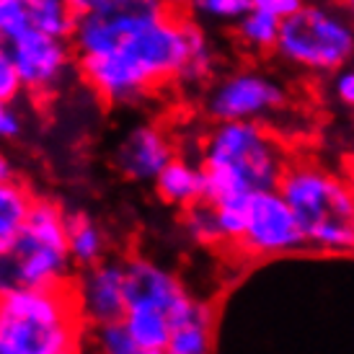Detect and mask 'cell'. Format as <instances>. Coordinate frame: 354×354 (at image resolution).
<instances>
[{
	"label": "cell",
	"mask_w": 354,
	"mask_h": 354,
	"mask_svg": "<svg viewBox=\"0 0 354 354\" xmlns=\"http://www.w3.org/2000/svg\"><path fill=\"white\" fill-rule=\"evenodd\" d=\"M24 132V117L10 101H0V142L16 140Z\"/></svg>",
	"instance_id": "obj_23"
},
{
	"label": "cell",
	"mask_w": 354,
	"mask_h": 354,
	"mask_svg": "<svg viewBox=\"0 0 354 354\" xmlns=\"http://www.w3.org/2000/svg\"><path fill=\"white\" fill-rule=\"evenodd\" d=\"M207 199L248 197L279 189L287 153L264 122H215L199 145Z\"/></svg>",
	"instance_id": "obj_2"
},
{
	"label": "cell",
	"mask_w": 354,
	"mask_h": 354,
	"mask_svg": "<svg viewBox=\"0 0 354 354\" xmlns=\"http://www.w3.org/2000/svg\"><path fill=\"white\" fill-rule=\"evenodd\" d=\"M88 346L93 349V354H156L140 344L124 326V321H111V324L91 328Z\"/></svg>",
	"instance_id": "obj_19"
},
{
	"label": "cell",
	"mask_w": 354,
	"mask_h": 354,
	"mask_svg": "<svg viewBox=\"0 0 354 354\" xmlns=\"http://www.w3.org/2000/svg\"><path fill=\"white\" fill-rule=\"evenodd\" d=\"M70 3L83 13V10H93V8H101V6H111V3H119V0H70Z\"/></svg>",
	"instance_id": "obj_26"
},
{
	"label": "cell",
	"mask_w": 354,
	"mask_h": 354,
	"mask_svg": "<svg viewBox=\"0 0 354 354\" xmlns=\"http://www.w3.org/2000/svg\"><path fill=\"white\" fill-rule=\"evenodd\" d=\"M78 16L70 0H0V44L8 47L34 31L70 39Z\"/></svg>",
	"instance_id": "obj_12"
},
{
	"label": "cell",
	"mask_w": 354,
	"mask_h": 354,
	"mask_svg": "<svg viewBox=\"0 0 354 354\" xmlns=\"http://www.w3.org/2000/svg\"><path fill=\"white\" fill-rule=\"evenodd\" d=\"M236 246L259 259L295 254L308 246L303 227L279 189H266L248 197L246 225Z\"/></svg>",
	"instance_id": "obj_9"
},
{
	"label": "cell",
	"mask_w": 354,
	"mask_h": 354,
	"mask_svg": "<svg viewBox=\"0 0 354 354\" xmlns=\"http://www.w3.org/2000/svg\"><path fill=\"white\" fill-rule=\"evenodd\" d=\"M160 6H166V8L171 10H184L189 6V0H158Z\"/></svg>",
	"instance_id": "obj_28"
},
{
	"label": "cell",
	"mask_w": 354,
	"mask_h": 354,
	"mask_svg": "<svg viewBox=\"0 0 354 354\" xmlns=\"http://www.w3.org/2000/svg\"><path fill=\"white\" fill-rule=\"evenodd\" d=\"M153 187H156L158 197L163 199L166 205L181 207V209H187V207L207 199V181H205L202 163L184 156L174 158L158 174Z\"/></svg>",
	"instance_id": "obj_15"
},
{
	"label": "cell",
	"mask_w": 354,
	"mask_h": 354,
	"mask_svg": "<svg viewBox=\"0 0 354 354\" xmlns=\"http://www.w3.org/2000/svg\"><path fill=\"white\" fill-rule=\"evenodd\" d=\"M13 176V163L8 160V156L0 150V178H8Z\"/></svg>",
	"instance_id": "obj_27"
},
{
	"label": "cell",
	"mask_w": 354,
	"mask_h": 354,
	"mask_svg": "<svg viewBox=\"0 0 354 354\" xmlns=\"http://www.w3.org/2000/svg\"><path fill=\"white\" fill-rule=\"evenodd\" d=\"M233 29H236V39L243 50L274 52L277 41H279L282 21L274 19V16H269V13H264V10L251 8Z\"/></svg>",
	"instance_id": "obj_18"
},
{
	"label": "cell",
	"mask_w": 354,
	"mask_h": 354,
	"mask_svg": "<svg viewBox=\"0 0 354 354\" xmlns=\"http://www.w3.org/2000/svg\"><path fill=\"white\" fill-rule=\"evenodd\" d=\"M331 93L336 101H342L344 106L354 109V65H344L331 75Z\"/></svg>",
	"instance_id": "obj_24"
},
{
	"label": "cell",
	"mask_w": 354,
	"mask_h": 354,
	"mask_svg": "<svg viewBox=\"0 0 354 354\" xmlns=\"http://www.w3.org/2000/svg\"><path fill=\"white\" fill-rule=\"evenodd\" d=\"M342 8H344L346 13H349V16L354 19V0H342Z\"/></svg>",
	"instance_id": "obj_29"
},
{
	"label": "cell",
	"mask_w": 354,
	"mask_h": 354,
	"mask_svg": "<svg viewBox=\"0 0 354 354\" xmlns=\"http://www.w3.org/2000/svg\"><path fill=\"white\" fill-rule=\"evenodd\" d=\"M274 52L290 68L334 75L354 57V21L334 3H305L282 21Z\"/></svg>",
	"instance_id": "obj_6"
},
{
	"label": "cell",
	"mask_w": 354,
	"mask_h": 354,
	"mask_svg": "<svg viewBox=\"0 0 354 354\" xmlns=\"http://www.w3.org/2000/svg\"><path fill=\"white\" fill-rule=\"evenodd\" d=\"M127 266V305L122 321L140 344L156 354H163L171 328L194 295L171 269L153 259L135 256Z\"/></svg>",
	"instance_id": "obj_7"
},
{
	"label": "cell",
	"mask_w": 354,
	"mask_h": 354,
	"mask_svg": "<svg viewBox=\"0 0 354 354\" xmlns=\"http://www.w3.org/2000/svg\"><path fill=\"white\" fill-rule=\"evenodd\" d=\"M285 106V83L256 68L225 73L205 93V111L212 122H266Z\"/></svg>",
	"instance_id": "obj_8"
},
{
	"label": "cell",
	"mask_w": 354,
	"mask_h": 354,
	"mask_svg": "<svg viewBox=\"0 0 354 354\" xmlns=\"http://www.w3.org/2000/svg\"><path fill=\"white\" fill-rule=\"evenodd\" d=\"M73 295L78 300L80 315L88 328L122 321L127 305V266L124 261L104 259L99 264L80 269L73 277Z\"/></svg>",
	"instance_id": "obj_11"
},
{
	"label": "cell",
	"mask_w": 354,
	"mask_h": 354,
	"mask_svg": "<svg viewBox=\"0 0 354 354\" xmlns=\"http://www.w3.org/2000/svg\"><path fill=\"white\" fill-rule=\"evenodd\" d=\"M187 8L199 21L220 24V26H236L251 10V0H189Z\"/></svg>",
	"instance_id": "obj_21"
},
{
	"label": "cell",
	"mask_w": 354,
	"mask_h": 354,
	"mask_svg": "<svg viewBox=\"0 0 354 354\" xmlns=\"http://www.w3.org/2000/svg\"><path fill=\"white\" fill-rule=\"evenodd\" d=\"M279 192L303 227L308 248L354 254V187L310 160L287 163Z\"/></svg>",
	"instance_id": "obj_4"
},
{
	"label": "cell",
	"mask_w": 354,
	"mask_h": 354,
	"mask_svg": "<svg viewBox=\"0 0 354 354\" xmlns=\"http://www.w3.org/2000/svg\"><path fill=\"white\" fill-rule=\"evenodd\" d=\"M184 230L194 243L202 246H217L220 241V227H217L215 207L209 199H202L197 205H192L184 209Z\"/></svg>",
	"instance_id": "obj_20"
},
{
	"label": "cell",
	"mask_w": 354,
	"mask_h": 354,
	"mask_svg": "<svg viewBox=\"0 0 354 354\" xmlns=\"http://www.w3.org/2000/svg\"><path fill=\"white\" fill-rule=\"evenodd\" d=\"M88 331L70 285L0 292V354H83Z\"/></svg>",
	"instance_id": "obj_3"
},
{
	"label": "cell",
	"mask_w": 354,
	"mask_h": 354,
	"mask_svg": "<svg viewBox=\"0 0 354 354\" xmlns=\"http://www.w3.org/2000/svg\"><path fill=\"white\" fill-rule=\"evenodd\" d=\"M37 199L39 197H34V192L21 178H0V251H6L19 238Z\"/></svg>",
	"instance_id": "obj_16"
},
{
	"label": "cell",
	"mask_w": 354,
	"mask_h": 354,
	"mask_svg": "<svg viewBox=\"0 0 354 354\" xmlns=\"http://www.w3.org/2000/svg\"><path fill=\"white\" fill-rule=\"evenodd\" d=\"M21 93H26V91H24V83H21L19 68L13 62V55H10L6 44H0V101L16 104Z\"/></svg>",
	"instance_id": "obj_22"
},
{
	"label": "cell",
	"mask_w": 354,
	"mask_h": 354,
	"mask_svg": "<svg viewBox=\"0 0 354 354\" xmlns=\"http://www.w3.org/2000/svg\"><path fill=\"white\" fill-rule=\"evenodd\" d=\"M176 158V145L160 124L142 122L129 127L114 148V168L129 181H156L158 174Z\"/></svg>",
	"instance_id": "obj_13"
},
{
	"label": "cell",
	"mask_w": 354,
	"mask_h": 354,
	"mask_svg": "<svg viewBox=\"0 0 354 354\" xmlns=\"http://www.w3.org/2000/svg\"><path fill=\"white\" fill-rule=\"evenodd\" d=\"M68 248L75 269H86L109 259L106 233L86 212H68Z\"/></svg>",
	"instance_id": "obj_17"
},
{
	"label": "cell",
	"mask_w": 354,
	"mask_h": 354,
	"mask_svg": "<svg viewBox=\"0 0 354 354\" xmlns=\"http://www.w3.org/2000/svg\"><path fill=\"white\" fill-rule=\"evenodd\" d=\"M70 41L78 75L109 106H135L171 80L207 83L217 62L202 24L158 0L83 10Z\"/></svg>",
	"instance_id": "obj_1"
},
{
	"label": "cell",
	"mask_w": 354,
	"mask_h": 354,
	"mask_svg": "<svg viewBox=\"0 0 354 354\" xmlns=\"http://www.w3.org/2000/svg\"><path fill=\"white\" fill-rule=\"evenodd\" d=\"M8 50L19 68L24 91L37 99H47L52 93H57L62 83L68 80L70 70L75 68L73 41L65 37L34 31L29 37L8 44Z\"/></svg>",
	"instance_id": "obj_10"
},
{
	"label": "cell",
	"mask_w": 354,
	"mask_h": 354,
	"mask_svg": "<svg viewBox=\"0 0 354 354\" xmlns=\"http://www.w3.org/2000/svg\"><path fill=\"white\" fill-rule=\"evenodd\" d=\"M75 264L68 248V209L52 199H37L29 223L6 251H0V292L31 287H65Z\"/></svg>",
	"instance_id": "obj_5"
},
{
	"label": "cell",
	"mask_w": 354,
	"mask_h": 354,
	"mask_svg": "<svg viewBox=\"0 0 354 354\" xmlns=\"http://www.w3.org/2000/svg\"><path fill=\"white\" fill-rule=\"evenodd\" d=\"M308 0H251V8L256 10H264L269 16H274V19L285 21L290 19L292 13L303 8Z\"/></svg>",
	"instance_id": "obj_25"
},
{
	"label": "cell",
	"mask_w": 354,
	"mask_h": 354,
	"mask_svg": "<svg viewBox=\"0 0 354 354\" xmlns=\"http://www.w3.org/2000/svg\"><path fill=\"white\" fill-rule=\"evenodd\" d=\"M215 346V313L212 308L194 297L187 310L178 315L163 354H212Z\"/></svg>",
	"instance_id": "obj_14"
}]
</instances>
